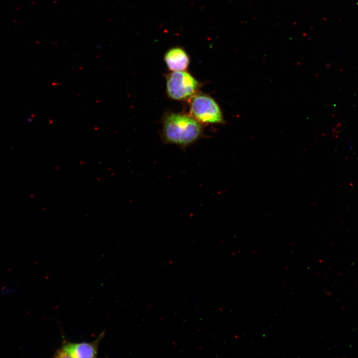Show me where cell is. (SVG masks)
<instances>
[{
	"instance_id": "6",
	"label": "cell",
	"mask_w": 358,
	"mask_h": 358,
	"mask_svg": "<svg viewBox=\"0 0 358 358\" xmlns=\"http://www.w3.org/2000/svg\"><path fill=\"white\" fill-rule=\"evenodd\" d=\"M16 292V289L10 287L3 286L0 288V294L2 295L13 294Z\"/></svg>"
},
{
	"instance_id": "1",
	"label": "cell",
	"mask_w": 358,
	"mask_h": 358,
	"mask_svg": "<svg viewBox=\"0 0 358 358\" xmlns=\"http://www.w3.org/2000/svg\"><path fill=\"white\" fill-rule=\"evenodd\" d=\"M202 132V123L190 114L170 112L164 116L162 135L168 143L185 147L196 141Z\"/></svg>"
},
{
	"instance_id": "5",
	"label": "cell",
	"mask_w": 358,
	"mask_h": 358,
	"mask_svg": "<svg viewBox=\"0 0 358 358\" xmlns=\"http://www.w3.org/2000/svg\"><path fill=\"white\" fill-rule=\"evenodd\" d=\"M164 60L169 69L172 71H185L189 64V58L182 48L176 47L168 50Z\"/></svg>"
},
{
	"instance_id": "3",
	"label": "cell",
	"mask_w": 358,
	"mask_h": 358,
	"mask_svg": "<svg viewBox=\"0 0 358 358\" xmlns=\"http://www.w3.org/2000/svg\"><path fill=\"white\" fill-rule=\"evenodd\" d=\"M188 100L190 115L201 123L224 122L221 109L212 97L198 92Z\"/></svg>"
},
{
	"instance_id": "4",
	"label": "cell",
	"mask_w": 358,
	"mask_h": 358,
	"mask_svg": "<svg viewBox=\"0 0 358 358\" xmlns=\"http://www.w3.org/2000/svg\"><path fill=\"white\" fill-rule=\"evenodd\" d=\"M104 335L102 332L97 338L92 342L79 343L64 341L53 356L56 358H95L99 344Z\"/></svg>"
},
{
	"instance_id": "2",
	"label": "cell",
	"mask_w": 358,
	"mask_h": 358,
	"mask_svg": "<svg viewBox=\"0 0 358 358\" xmlns=\"http://www.w3.org/2000/svg\"><path fill=\"white\" fill-rule=\"evenodd\" d=\"M200 86L201 84L185 71L172 72L167 77V92L174 100H189L198 92Z\"/></svg>"
}]
</instances>
